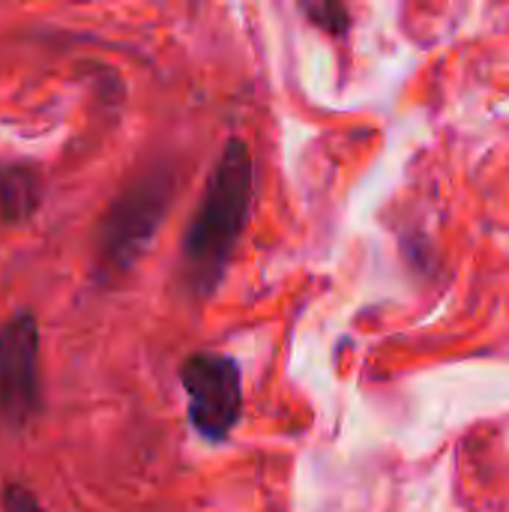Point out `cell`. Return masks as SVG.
Wrapping results in <instances>:
<instances>
[{
    "label": "cell",
    "mask_w": 509,
    "mask_h": 512,
    "mask_svg": "<svg viewBox=\"0 0 509 512\" xmlns=\"http://www.w3.org/2000/svg\"><path fill=\"white\" fill-rule=\"evenodd\" d=\"M255 195V165L243 141H228L201 192L183 237V282L195 297H210L246 231Z\"/></svg>",
    "instance_id": "1"
},
{
    "label": "cell",
    "mask_w": 509,
    "mask_h": 512,
    "mask_svg": "<svg viewBox=\"0 0 509 512\" xmlns=\"http://www.w3.org/2000/svg\"><path fill=\"white\" fill-rule=\"evenodd\" d=\"M180 384L186 390L192 429L204 441L222 444L237 429L243 414V384L237 360L219 351H195L180 366Z\"/></svg>",
    "instance_id": "2"
},
{
    "label": "cell",
    "mask_w": 509,
    "mask_h": 512,
    "mask_svg": "<svg viewBox=\"0 0 509 512\" xmlns=\"http://www.w3.org/2000/svg\"><path fill=\"white\" fill-rule=\"evenodd\" d=\"M171 186L165 177H144L126 189L102 222V261L111 273H126L150 246L168 210Z\"/></svg>",
    "instance_id": "3"
},
{
    "label": "cell",
    "mask_w": 509,
    "mask_h": 512,
    "mask_svg": "<svg viewBox=\"0 0 509 512\" xmlns=\"http://www.w3.org/2000/svg\"><path fill=\"white\" fill-rule=\"evenodd\" d=\"M39 408V327L30 312H18L0 327V420L21 429Z\"/></svg>",
    "instance_id": "4"
},
{
    "label": "cell",
    "mask_w": 509,
    "mask_h": 512,
    "mask_svg": "<svg viewBox=\"0 0 509 512\" xmlns=\"http://www.w3.org/2000/svg\"><path fill=\"white\" fill-rule=\"evenodd\" d=\"M42 201L39 174L27 165L0 168V216L6 222H24Z\"/></svg>",
    "instance_id": "5"
},
{
    "label": "cell",
    "mask_w": 509,
    "mask_h": 512,
    "mask_svg": "<svg viewBox=\"0 0 509 512\" xmlns=\"http://www.w3.org/2000/svg\"><path fill=\"white\" fill-rule=\"evenodd\" d=\"M306 9H309L312 21H318L321 27L345 30V24H348V12H345L342 0H306Z\"/></svg>",
    "instance_id": "6"
},
{
    "label": "cell",
    "mask_w": 509,
    "mask_h": 512,
    "mask_svg": "<svg viewBox=\"0 0 509 512\" xmlns=\"http://www.w3.org/2000/svg\"><path fill=\"white\" fill-rule=\"evenodd\" d=\"M0 507L3 512H45L42 504L36 501V495L18 483H9L3 486V495H0Z\"/></svg>",
    "instance_id": "7"
}]
</instances>
